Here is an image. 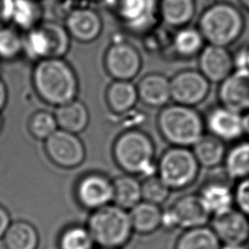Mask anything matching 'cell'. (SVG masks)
I'll list each match as a JSON object with an SVG mask.
<instances>
[{
	"label": "cell",
	"mask_w": 249,
	"mask_h": 249,
	"mask_svg": "<svg viewBox=\"0 0 249 249\" xmlns=\"http://www.w3.org/2000/svg\"><path fill=\"white\" fill-rule=\"evenodd\" d=\"M31 83L44 103L58 107L77 98L79 79L73 66L64 57H52L34 63Z\"/></svg>",
	"instance_id": "6da1fadb"
},
{
	"label": "cell",
	"mask_w": 249,
	"mask_h": 249,
	"mask_svg": "<svg viewBox=\"0 0 249 249\" xmlns=\"http://www.w3.org/2000/svg\"><path fill=\"white\" fill-rule=\"evenodd\" d=\"M112 156L117 166L126 174L150 176L155 167L156 147L146 132L130 128L120 133L112 147Z\"/></svg>",
	"instance_id": "7a4b0ae2"
},
{
	"label": "cell",
	"mask_w": 249,
	"mask_h": 249,
	"mask_svg": "<svg viewBox=\"0 0 249 249\" xmlns=\"http://www.w3.org/2000/svg\"><path fill=\"white\" fill-rule=\"evenodd\" d=\"M161 137L171 146L193 147L204 135V118L195 109L174 103L161 108L157 117Z\"/></svg>",
	"instance_id": "3957f363"
},
{
	"label": "cell",
	"mask_w": 249,
	"mask_h": 249,
	"mask_svg": "<svg viewBox=\"0 0 249 249\" xmlns=\"http://www.w3.org/2000/svg\"><path fill=\"white\" fill-rule=\"evenodd\" d=\"M245 20L240 10L229 2L209 5L198 18L197 28L206 43L229 47L241 36Z\"/></svg>",
	"instance_id": "277c9868"
},
{
	"label": "cell",
	"mask_w": 249,
	"mask_h": 249,
	"mask_svg": "<svg viewBox=\"0 0 249 249\" xmlns=\"http://www.w3.org/2000/svg\"><path fill=\"white\" fill-rule=\"evenodd\" d=\"M86 226L102 248L123 249L134 234L129 212L114 203L91 211Z\"/></svg>",
	"instance_id": "5b68a950"
},
{
	"label": "cell",
	"mask_w": 249,
	"mask_h": 249,
	"mask_svg": "<svg viewBox=\"0 0 249 249\" xmlns=\"http://www.w3.org/2000/svg\"><path fill=\"white\" fill-rule=\"evenodd\" d=\"M71 36L64 23L56 19L43 20L23 32V54L34 63L52 57H64L71 46Z\"/></svg>",
	"instance_id": "8992f818"
},
{
	"label": "cell",
	"mask_w": 249,
	"mask_h": 249,
	"mask_svg": "<svg viewBox=\"0 0 249 249\" xmlns=\"http://www.w3.org/2000/svg\"><path fill=\"white\" fill-rule=\"evenodd\" d=\"M156 168L157 175L173 192L192 186L198 176L200 165L193 150L171 146L161 154Z\"/></svg>",
	"instance_id": "52a82bcc"
},
{
	"label": "cell",
	"mask_w": 249,
	"mask_h": 249,
	"mask_svg": "<svg viewBox=\"0 0 249 249\" xmlns=\"http://www.w3.org/2000/svg\"><path fill=\"white\" fill-rule=\"evenodd\" d=\"M211 217V212L198 193L187 194L163 209L162 228L184 231L208 225Z\"/></svg>",
	"instance_id": "ba28073f"
},
{
	"label": "cell",
	"mask_w": 249,
	"mask_h": 249,
	"mask_svg": "<svg viewBox=\"0 0 249 249\" xmlns=\"http://www.w3.org/2000/svg\"><path fill=\"white\" fill-rule=\"evenodd\" d=\"M44 150L49 160L63 169L76 168L86 159V148L79 135L60 128L44 141Z\"/></svg>",
	"instance_id": "9c48e42d"
},
{
	"label": "cell",
	"mask_w": 249,
	"mask_h": 249,
	"mask_svg": "<svg viewBox=\"0 0 249 249\" xmlns=\"http://www.w3.org/2000/svg\"><path fill=\"white\" fill-rule=\"evenodd\" d=\"M159 2L160 0H116L113 8L119 21L127 31L143 34L160 19Z\"/></svg>",
	"instance_id": "30bf717a"
},
{
	"label": "cell",
	"mask_w": 249,
	"mask_h": 249,
	"mask_svg": "<svg viewBox=\"0 0 249 249\" xmlns=\"http://www.w3.org/2000/svg\"><path fill=\"white\" fill-rule=\"evenodd\" d=\"M113 180L106 174L91 171L82 175L74 187L78 204L89 211H94L113 203Z\"/></svg>",
	"instance_id": "8fae6325"
},
{
	"label": "cell",
	"mask_w": 249,
	"mask_h": 249,
	"mask_svg": "<svg viewBox=\"0 0 249 249\" xmlns=\"http://www.w3.org/2000/svg\"><path fill=\"white\" fill-rule=\"evenodd\" d=\"M104 68L114 80L131 81L142 67V57L138 50L129 42H113L104 54Z\"/></svg>",
	"instance_id": "7c38bea8"
},
{
	"label": "cell",
	"mask_w": 249,
	"mask_h": 249,
	"mask_svg": "<svg viewBox=\"0 0 249 249\" xmlns=\"http://www.w3.org/2000/svg\"><path fill=\"white\" fill-rule=\"evenodd\" d=\"M170 88L174 103L195 107L208 96L210 82L199 70L185 69L170 79Z\"/></svg>",
	"instance_id": "4fadbf2b"
},
{
	"label": "cell",
	"mask_w": 249,
	"mask_h": 249,
	"mask_svg": "<svg viewBox=\"0 0 249 249\" xmlns=\"http://www.w3.org/2000/svg\"><path fill=\"white\" fill-rule=\"evenodd\" d=\"M222 244H242L249 241V216L233 206L212 215L209 225Z\"/></svg>",
	"instance_id": "5bb4252c"
},
{
	"label": "cell",
	"mask_w": 249,
	"mask_h": 249,
	"mask_svg": "<svg viewBox=\"0 0 249 249\" xmlns=\"http://www.w3.org/2000/svg\"><path fill=\"white\" fill-rule=\"evenodd\" d=\"M221 105L244 114L249 110V69L235 68L218 89Z\"/></svg>",
	"instance_id": "9a60e30c"
},
{
	"label": "cell",
	"mask_w": 249,
	"mask_h": 249,
	"mask_svg": "<svg viewBox=\"0 0 249 249\" xmlns=\"http://www.w3.org/2000/svg\"><path fill=\"white\" fill-rule=\"evenodd\" d=\"M204 122L209 133L224 142L235 141L245 135L243 114L221 104L213 107L207 113Z\"/></svg>",
	"instance_id": "2e32d148"
},
{
	"label": "cell",
	"mask_w": 249,
	"mask_h": 249,
	"mask_svg": "<svg viewBox=\"0 0 249 249\" xmlns=\"http://www.w3.org/2000/svg\"><path fill=\"white\" fill-rule=\"evenodd\" d=\"M63 21L71 38L83 44L95 41L103 29L100 14L85 5L72 11Z\"/></svg>",
	"instance_id": "e0dca14e"
},
{
	"label": "cell",
	"mask_w": 249,
	"mask_h": 249,
	"mask_svg": "<svg viewBox=\"0 0 249 249\" xmlns=\"http://www.w3.org/2000/svg\"><path fill=\"white\" fill-rule=\"evenodd\" d=\"M234 68L233 55L227 47L207 44L198 54V70L210 83L220 84Z\"/></svg>",
	"instance_id": "ac0fdd59"
},
{
	"label": "cell",
	"mask_w": 249,
	"mask_h": 249,
	"mask_svg": "<svg viewBox=\"0 0 249 249\" xmlns=\"http://www.w3.org/2000/svg\"><path fill=\"white\" fill-rule=\"evenodd\" d=\"M139 99L153 108L164 107L171 99L170 79L161 73H148L137 84Z\"/></svg>",
	"instance_id": "d6986e66"
},
{
	"label": "cell",
	"mask_w": 249,
	"mask_h": 249,
	"mask_svg": "<svg viewBox=\"0 0 249 249\" xmlns=\"http://www.w3.org/2000/svg\"><path fill=\"white\" fill-rule=\"evenodd\" d=\"M128 212L134 234L151 235L162 229L163 209L160 205L142 200Z\"/></svg>",
	"instance_id": "ffe728a7"
},
{
	"label": "cell",
	"mask_w": 249,
	"mask_h": 249,
	"mask_svg": "<svg viewBox=\"0 0 249 249\" xmlns=\"http://www.w3.org/2000/svg\"><path fill=\"white\" fill-rule=\"evenodd\" d=\"M138 99L137 87L131 81L114 80L105 91L106 104L110 111L117 115L131 111Z\"/></svg>",
	"instance_id": "44dd1931"
},
{
	"label": "cell",
	"mask_w": 249,
	"mask_h": 249,
	"mask_svg": "<svg viewBox=\"0 0 249 249\" xmlns=\"http://www.w3.org/2000/svg\"><path fill=\"white\" fill-rule=\"evenodd\" d=\"M53 114L58 128L76 134L83 132L89 123V112L87 105L77 98L55 107Z\"/></svg>",
	"instance_id": "7402d4cb"
},
{
	"label": "cell",
	"mask_w": 249,
	"mask_h": 249,
	"mask_svg": "<svg viewBox=\"0 0 249 249\" xmlns=\"http://www.w3.org/2000/svg\"><path fill=\"white\" fill-rule=\"evenodd\" d=\"M160 18L169 27L188 26L196 14L195 0H160Z\"/></svg>",
	"instance_id": "603a6c76"
},
{
	"label": "cell",
	"mask_w": 249,
	"mask_h": 249,
	"mask_svg": "<svg viewBox=\"0 0 249 249\" xmlns=\"http://www.w3.org/2000/svg\"><path fill=\"white\" fill-rule=\"evenodd\" d=\"M222 242L209 225L181 231L173 249H221Z\"/></svg>",
	"instance_id": "cb8c5ba5"
},
{
	"label": "cell",
	"mask_w": 249,
	"mask_h": 249,
	"mask_svg": "<svg viewBox=\"0 0 249 249\" xmlns=\"http://www.w3.org/2000/svg\"><path fill=\"white\" fill-rule=\"evenodd\" d=\"M5 249H38L40 236L36 228L29 222H12L3 238Z\"/></svg>",
	"instance_id": "d4e9b609"
},
{
	"label": "cell",
	"mask_w": 249,
	"mask_h": 249,
	"mask_svg": "<svg viewBox=\"0 0 249 249\" xmlns=\"http://www.w3.org/2000/svg\"><path fill=\"white\" fill-rule=\"evenodd\" d=\"M113 203L129 211L142 201V186L136 176L123 174L113 179Z\"/></svg>",
	"instance_id": "484cf974"
},
{
	"label": "cell",
	"mask_w": 249,
	"mask_h": 249,
	"mask_svg": "<svg viewBox=\"0 0 249 249\" xmlns=\"http://www.w3.org/2000/svg\"><path fill=\"white\" fill-rule=\"evenodd\" d=\"M198 194L212 215L234 206L233 190L227 183L210 181L202 185Z\"/></svg>",
	"instance_id": "4316f807"
},
{
	"label": "cell",
	"mask_w": 249,
	"mask_h": 249,
	"mask_svg": "<svg viewBox=\"0 0 249 249\" xmlns=\"http://www.w3.org/2000/svg\"><path fill=\"white\" fill-rule=\"evenodd\" d=\"M44 9L38 0H13L11 24L22 32L38 26L44 19Z\"/></svg>",
	"instance_id": "83f0119b"
},
{
	"label": "cell",
	"mask_w": 249,
	"mask_h": 249,
	"mask_svg": "<svg viewBox=\"0 0 249 249\" xmlns=\"http://www.w3.org/2000/svg\"><path fill=\"white\" fill-rule=\"evenodd\" d=\"M193 152L200 167L215 168L224 162L228 151L224 141L211 134H204L193 146Z\"/></svg>",
	"instance_id": "f1b7e54d"
},
{
	"label": "cell",
	"mask_w": 249,
	"mask_h": 249,
	"mask_svg": "<svg viewBox=\"0 0 249 249\" xmlns=\"http://www.w3.org/2000/svg\"><path fill=\"white\" fill-rule=\"evenodd\" d=\"M205 40L198 28L184 26L177 30L172 39L174 53L182 58H191L199 54L205 46Z\"/></svg>",
	"instance_id": "f546056e"
},
{
	"label": "cell",
	"mask_w": 249,
	"mask_h": 249,
	"mask_svg": "<svg viewBox=\"0 0 249 249\" xmlns=\"http://www.w3.org/2000/svg\"><path fill=\"white\" fill-rule=\"evenodd\" d=\"M225 171L231 179L240 180L249 176V140L233 145L224 160Z\"/></svg>",
	"instance_id": "4dcf8cb0"
},
{
	"label": "cell",
	"mask_w": 249,
	"mask_h": 249,
	"mask_svg": "<svg viewBox=\"0 0 249 249\" xmlns=\"http://www.w3.org/2000/svg\"><path fill=\"white\" fill-rule=\"evenodd\" d=\"M23 54V32L12 24L0 27V60L14 61Z\"/></svg>",
	"instance_id": "1f68e13d"
},
{
	"label": "cell",
	"mask_w": 249,
	"mask_h": 249,
	"mask_svg": "<svg viewBox=\"0 0 249 249\" xmlns=\"http://www.w3.org/2000/svg\"><path fill=\"white\" fill-rule=\"evenodd\" d=\"M58 249H95V241L87 226L70 225L58 236Z\"/></svg>",
	"instance_id": "d6a6232c"
},
{
	"label": "cell",
	"mask_w": 249,
	"mask_h": 249,
	"mask_svg": "<svg viewBox=\"0 0 249 249\" xmlns=\"http://www.w3.org/2000/svg\"><path fill=\"white\" fill-rule=\"evenodd\" d=\"M27 129L33 138L45 141L58 129V125L54 114L46 110H38L30 115Z\"/></svg>",
	"instance_id": "836d02e7"
},
{
	"label": "cell",
	"mask_w": 249,
	"mask_h": 249,
	"mask_svg": "<svg viewBox=\"0 0 249 249\" xmlns=\"http://www.w3.org/2000/svg\"><path fill=\"white\" fill-rule=\"evenodd\" d=\"M141 186L142 200L160 206L168 199L172 192L157 173L145 177L141 182Z\"/></svg>",
	"instance_id": "e575fe53"
},
{
	"label": "cell",
	"mask_w": 249,
	"mask_h": 249,
	"mask_svg": "<svg viewBox=\"0 0 249 249\" xmlns=\"http://www.w3.org/2000/svg\"><path fill=\"white\" fill-rule=\"evenodd\" d=\"M234 206L249 216V176L238 180L234 189Z\"/></svg>",
	"instance_id": "d590c367"
},
{
	"label": "cell",
	"mask_w": 249,
	"mask_h": 249,
	"mask_svg": "<svg viewBox=\"0 0 249 249\" xmlns=\"http://www.w3.org/2000/svg\"><path fill=\"white\" fill-rule=\"evenodd\" d=\"M13 0H0V27L11 24Z\"/></svg>",
	"instance_id": "8d00e7d4"
},
{
	"label": "cell",
	"mask_w": 249,
	"mask_h": 249,
	"mask_svg": "<svg viewBox=\"0 0 249 249\" xmlns=\"http://www.w3.org/2000/svg\"><path fill=\"white\" fill-rule=\"evenodd\" d=\"M233 60L235 68L249 69V46L238 50L236 54L233 55Z\"/></svg>",
	"instance_id": "74e56055"
},
{
	"label": "cell",
	"mask_w": 249,
	"mask_h": 249,
	"mask_svg": "<svg viewBox=\"0 0 249 249\" xmlns=\"http://www.w3.org/2000/svg\"><path fill=\"white\" fill-rule=\"evenodd\" d=\"M11 223H12L11 216L8 210L3 205L0 204V239L3 238Z\"/></svg>",
	"instance_id": "f35d334b"
},
{
	"label": "cell",
	"mask_w": 249,
	"mask_h": 249,
	"mask_svg": "<svg viewBox=\"0 0 249 249\" xmlns=\"http://www.w3.org/2000/svg\"><path fill=\"white\" fill-rule=\"evenodd\" d=\"M8 88L6 83L0 77V114H2L3 110L5 109L7 102H8Z\"/></svg>",
	"instance_id": "ab89813d"
},
{
	"label": "cell",
	"mask_w": 249,
	"mask_h": 249,
	"mask_svg": "<svg viewBox=\"0 0 249 249\" xmlns=\"http://www.w3.org/2000/svg\"><path fill=\"white\" fill-rule=\"evenodd\" d=\"M243 122H244V133L249 139V110L243 114Z\"/></svg>",
	"instance_id": "60d3db41"
},
{
	"label": "cell",
	"mask_w": 249,
	"mask_h": 249,
	"mask_svg": "<svg viewBox=\"0 0 249 249\" xmlns=\"http://www.w3.org/2000/svg\"><path fill=\"white\" fill-rule=\"evenodd\" d=\"M221 249H248L246 245L242 244H222Z\"/></svg>",
	"instance_id": "b9f144b4"
},
{
	"label": "cell",
	"mask_w": 249,
	"mask_h": 249,
	"mask_svg": "<svg viewBox=\"0 0 249 249\" xmlns=\"http://www.w3.org/2000/svg\"><path fill=\"white\" fill-rule=\"evenodd\" d=\"M245 10L249 12V0H238Z\"/></svg>",
	"instance_id": "7bdbcfd3"
},
{
	"label": "cell",
	"mask_w": 249,
	"mask_h": 249,
	"mask_svg": "<svg viewBox=\"0 0 249 249\" xmlns=\"http://www.w3.org/2000/svg\"><path fill=\"white\" fill-rule=\"evenodd\" d=\"M3 128H4V118H3L2 114H0V134L3 130Z\"/></svg>",
	"instance_id": "ee69618b"
},
{
	"label": "cell",
	"mask_w": 249,
	"mask_h": 249,
	"mask_svg": "<svg viewBox=\"0 0 249 249\" xmlns=\"http://www.w3.org/2000/svg\"><path fill=\"white\" fill-rule=\"evenodd\" d=\"M97 249H113V248H102V247H98Z\"/></svg>",
	"instance_id": "f6af8a7d"
},
{
	"label": "cell",
	"mask_w": 249,
	"mask_h": 249,
	"mask_svg": "<svg viewBox=\"0 0 249 249\" xmlns=\"http://www.w3.org/2000/svg\"><path fill=\"white\" fill-rule=\"evenodd\" d=\"M87 1H101L102 2L103 0H87Z\"/></svg>",
	"instance_id": "bcb514c9"
},
{
	"label": "cell",
	"mask_w": 249,
	"mask_h": 249,
	"mask_svg": "<svg viewBox=\"0 0 249 249\" xmlns=\"http://www.w3.org/2000/svg\"><path fill=\"white\" fill-rule=\"evenodd\" d=\"M38 1H40V2H42V1H45V0H38Z\"/></svg>",
	"instance_id": "7dc6e473"
}]
</instances>
